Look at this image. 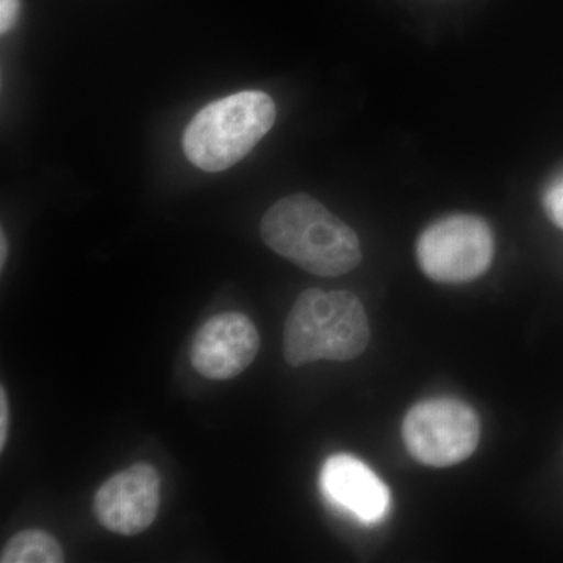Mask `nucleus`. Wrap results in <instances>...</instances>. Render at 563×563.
I'll return each instance as SVG.
<instances>
[{
    "mask_svg": "<svg viewBox=\"0 0 563 563\" xmlns=\"http://www.w3.org/2000/svg\"><path fill=\"white\" fill-rule=\"evenodd\" d=\"M321 488L332 504L362 523H379L390 509V490L369 466L350 454H336L321 470Z\"/></svg>",
    "mask_w": 563,
    "mask_h": 563,
    "instance_id": "8",
    "label": "nucleus"
},
{
    "mask_svg": "<svg viewBox=\"0 0 563 563\" xmlns=\"http://www.w3.org/2000/svg\"><path fill=\"white\" fill-rule=\"evenodd\" d=\"M2 563H62L65 562L62 544L51 533L40 529H25L14 533L2 548Z\"/></svg>",
    "mask_w": 563,
    "mask_h": 563,
    "instance_id": "9",
    "label": "nucleus"
},
{
    "mask_svg": "<svg viewBox=\"0 0 563 563\" xmlns=\"http://www.w3.org/2000/svg\"><path fill=\"white\" fill-rule=\"evenodd\" d=\"M7 437H9V399L5 387H0V451L5 450Z\"/></svg>",
    "mask_w": 563,
    "mask_h": 563,
    "instance_id": "12",
    "label": "nucleus"
},
{
    "mask_svg": "<svg viewBox=\"0 0 563 563\" xmlns=\"http://www.w3.org/2000/svg\"><path fill=\"white\" fill-rule=\"evenodd\" d=\"M369 343L361 299L350 291L310 288L296 299L284 325V357L292 368L318 361L347 362Z\"/></svg>",
    "mask_w": 563,
    "mask_h": 563,
    "instance_id": "2",
    "label": "nucleus"
},
{
    "mask_svg": "<svg viewBox=\"0 0 563 563\" xmlns=\"http://www.w3.org/2000/svg\"><path fill=\"white\" fill-rule=\"evenodd\" d=\"M20 7V0H0V33L2 35L13 29Z\"/></svg>",
    "mask_w": 563,
    "mask_h": 563,
    "instance_id": "11",
    "label": "nucleus"
},
{
    "mask_svg": "<svg viewBox=\"0 0 563 563\" xmlns=\"http://www.w3.org/2000/svg\"><path fill=\"white\" fill-rule=\"evenodd\" d=\"M161 506V476L150 463L117 473L96 492L92 510L103 528L132 537L146 531Z\"/></svg>",
    "mask_w": 563,
    "mask_h": 563,
    "instance_id": "6",
    "label": "nucleus"
},
{
    "mask_svg": "<svg viewBox=\"0 0 563 563\" xmlns=\"http://www.w3.org/2000/svg\"><path fill=\"white\" fill-rule=\"evenodd\" d=\"M261 233L266 246L314 276H343L362 261L357 233L302 192L274 203Z\"/></svg>",
    "mask_w": 563,
    "mask_h": 563,
    "instance_id": "1",
    "label": "nucleus"
},
{
    "mask_svg": "<svg viewBox=\"0 0 563 563\" xmlns=\"http://www.w3.org/2000/svg\"><path fill=\"white\" fill-rule=\"evenodd\" d=\"M402 440L409 454L422 465H457L472 457L479 444V417L461 399H426L415 404L404 418Z\"/></svg>",
    "mask_w": 563,
    "mask_h": 563,
    "instance_id": "4",
    "label": "nucleus"
},
{
    "mask_svg": "<svg viewBox=\"0 0 563 563\" xmlns=\"http://www.w3.org/2000/svg\"><path fill=\"white\" fill-rule=\"evenodd\" d=\"M543 209L550 221L563 231V176L548 185L543 195Z\"/></svg>",
    "mask_w": 563,
    "mask_h": 563,
    "instance_id": "10",
    "label": "nucleus"
},
{
    "mask_svg": "<svg viewBox=\"0 0 563 563\" xmlns=\"http://www.w3.org/2000/svg\"><path fill=\"white\" fill-rule=\"evenodd\" d=\"M261 335L246 314L228 312L203 322L192 339V368L211 380L242 374L257 357Z\"/></svg>",
    "mask_w": 563,
    "mask_h": 563,
    "instance_id": "7",
    "label": "nucleus"
},
{
    "mask_svg": "<svg viewBox=\"0 0 563 563\" xmlns=\"http://www.w3.org/2000/svg\"><path fill=\"white\" fill-rule=\"evenodd\" d=\"M9 254V244H7L5 233H0V268H3Z\"/></svg>",
    "mask_w": 563,
    "mask_h": 563,
    "instance_id": "13",
    "label": "nucleus"
},
{
    "mask_svg": "<svg viewBox=\"0 0 563 563\" xmlns=\"http://www.w3.org/2000/svg\"><path fill=\"white\" fill-rule=\"evenodd\" d=\"M495 255L490 225L474 214L432 222L417 242L421 272L440 284H465L483 276Z\"/></svg>",
    "mask_w": 563,
    "mask_h": 563,
    "instance_id": "5",
    "label": "nucleus"
},
{
    "mask_svg": "<svg viewBox=\"0 0 563 563\" xmlns=\"http://www.w3.org/2000/svg\"><path fill=\"white\" fill-rule=\"evenodd\" d=\"M274 121L276 106L266 92L228 96L192 118L184 133L185 155L202 172H224L257 146Z\"/></svg>",
    "mask_w": 563,
    "mask_h": 563,
    "instance_id": "3",
    "label": "nucleus"
}]
</instances>
